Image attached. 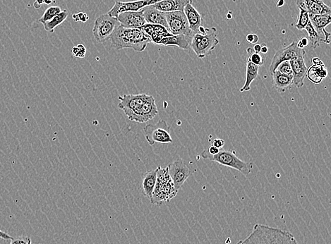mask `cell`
Returning a JSON list of instances; mask_svg holds the SVG:
<instances>
[{"mask_svg": "<svg viewBox=\"0 0 331 244\" xmlns=\"http://www.w3.org/2000/svg\"><path fill=\"white\" fill-rule=\"evenodd\" d=\"M111 47L114 49H132L134 51H144L151 40L139 28H124L120 25L110 38Z\"/></svg>", "mask_w": 331, "mask_h": 244, "instance_id": "7a4b0ae2", "label": "cell"}, {"mask_svg": "<svg viewBox=\"0 0 331 244\" xmlns=\"http://www.w3.org/2000/svg\"><path fill=\"white\" fill-rule=\"evenodd\" d=\"M259 67L254 65L250 61L249 59L246 60V76H245L244 85L242 88H240V91H249L251 89V84L255 79H257L259 75Z\"/></svg>", "mask_w": 331, "mask_h": 244, "instance_id": "484cf974", "label": "cell"}, {"mask_svg": "<svg viewBox=\"0 0 331 244\" xmlns=\"http://www.w3.org/2000/svg\"><path fill=\"white\" fill-rule=\"evenodd\" d=\"M305 56H300L290 60V66L293 71V85L298 88H301L304 85V81L306 77V67L304 61Z\"/></svg>", "mask_w": 331, "mask_h": 244, "instance_id": "9a60e30c", "label": "cell"}, {"mask_svg": "<svg viewBox=\"0 0 331 244\" xmlns=\"http://www.w3.org/2000/svg\"><path fill=\"white\" fill-rule=\"evenodd\" d=\"M52 2H53V0H44V4H47V5L51 4Z\"/></svg>", "mask_w": 331, "mask_h": 244, "instance_id": "f6af8a7d", "label": "cell"}, {"mask_svg": "<svg viewBox=\"0 0 331 244\" xmlns=\"http://www.w3.org/2000/svg\"><path fill=\"white\" fill-rule=\"evenodd\" d=\"M275 71H277L281 74H285V75L293 76V71H292L290 61H283V62L280 63L277 66Z\"/></svg>", "mask_w": 331, "mask_h": 244, "instance_id": "1f68e13d", "label": "cell"}, {"mask_svg": "<svg viewBox=\"0 0 331 244\" xmlns=\"http://www.w3.org/2000/svg\"><path fill=\"white\" fill-rule=\"evenodd\" d=\"M120 25L117 18L108 14H102L95 19L92 34L99 43H104L111 38L116 28Z\"/></svg>", "mask_w": 331, "mask_h": 244, "instance_id": "8992f818", "label": "cell"}, {"mask_svg": "<svg viewBox=\"0 0 331 244\" xmlns=\"http://www.w3.org/2000/svg\"><path fill=\"white\" fill-rule=\"evenodd\" d=\"M72 18L75 22H81L86 23L89 19L88 14L84 12H79L77 13V14H73Z\"/></svg>", "mask_w": 331, "mask_h": 244, "instance_id": "836d02e7", "label": "cell"}, {"mask_svg": "<svg viewBox=\"0 0 331 244\" xmlns=\"http://www.w3.org/2000/svg\"><path fill=\"white\" fill-rule=\"evenodd\" d=\"M29 237H18V238L11 239L10 244H28Z\"/></svg>", "mask_w": 331, "mask_h": 244, "instance_id": "e575fe53", "label": "cell"}, {"mask_svg": "<svg viewBox=\"0 0 331 244\" xmlns=\"http://www.w3.org/2000/svg\"><path fill=\"white\" fill-rule=\"evenodd\" d=\"M312 63V65L307 69L306 77L313 83L320 84L328 77L329 72L325 64L319 58H313Z\"/></svg>", "mask_w": 331, "mask_h": 244, "instance_id": "2e32d148", "label": "cell"}, {"mask_svg": "<svg viewBox=\"0 0 331 244\" xmlns=\"http://www.w3.org/2000/svg\"><path fill=\"white\" fill-rule=\"evenodd\" d=\"M216 28H206V33L202 35L196 33L193 35L190 43V48L193 50L198 57L200 59L211 54L212 50L219 44L217 38Z\"/></svg>", "mask_w": 331, "mask_h": 244, "instance_id": "5b68a950", "label": "cell"}, {"mask_svg": "<svg viewBox=\"0 0 331 244\" xmlns=\"http://www.w3.org/2000/svg\"><path fill=\"white\" fill-rule=\"evenodd\" d=\"M305 30L307 32L308 35H309V42L311 45V48L313 49H316L318 47L320 46L321 42H323V38H321V35L315 30L312 24L309 22L306 27Z\"/></svg>", "mask_w": 331, "mask_h": 244, "instance_id": "83f0119b", "label": "cell"}, {"mask_svg": "<svg viewBox=\"0 0 331 244\" xmlns=\"http://www.w3.org/2000/svg\"><path fill=\"white\" fill-rule=\"evenodd\" d=\"M237 244H298L293 234L289 231L256 224L252 232L244 240Z\"/></svg>", "mask_w": 331, "mask_h": 244, "instance_id": "6da1fadb", "label": "cell"}, {"mask_svg": "<svg viewBox=\"0 0 331 244\" xmlns=\"http://www.w3.org/2000/svg\"><path fill=\"white\" fill-rule=\"evenodd\" d=\"M191 38L184 35H171L163 38L158 45L164 46H177L182 50L190 49Z\"/></svg>", "mask_w": 331, "mask_h": 244, "instance_id": "603a6c76", "label": "cell"}, {"mask_svg": "<svg viewBox=\"0 0 331 244\" xmlns=\"http://www.w3.org/2000/svg\"><path fill=\"white\" fill-rule=\"evenodd\" d=\"M165 15L170 33L174 35H184L192 38L194 33L189 28L187 19L183 11L167 12L165 13Z\"/></svg>", "mask_w": 331, "mask_h": 244, "instance_id": "9c48e42d", "label": "cell"}, {"mask_svg": "<svg viewBox=\"0 0 331 244\" xmlns=\"http://www.w3.org/2000/svg\"><path fill=\"white\" fill-rule=\"evenodd\" d=\"M300 9V12H299V15L298 19H297L296 28L298 30H301L305 28V27L307 26V24H309V13L307 11L304 10L302 9Z\"/></svg>", "mask_w": 331, "mask_h": 244, "instance_id": "f546056e", "label": "cell"}, {"mask_svg": "<svg viewBox=\"0 0 331 244\" xmlns=\"http://www.w3.org/2000/svg\"><path fill=\"white\" fill-rule=\"evenodd\" d=\"M149 96L150 95L147 93L124 95L123 96H120L119 108L124 111L125 115L129 120L135 122L141 108L149 99Z\"/></svg>", "mask_w": 331, "mask_h": 244, "instance_id": "52a82bcc", "label": "cell"}, {"mask_svg": "<svg viewBox=\"0 0 331 244\" xmlns=\"http://www.w3.org/2000/svg\"><path fill=\"white\" fill-rule=\"evenodd\" d=\"M139 29L150 38L151 43L155 45H158L159 42L165 37L173 35L165 27L156 24H146Z\"/></svg>", "mask_w": 331, "mask_h": 244, "instance_id": "e0dca14e", "label": "cell"}, {"mask_svg": "<svg viewBox=\"0 0 331 244\" xmlns=\"http://www.w3.org/2000/svg\"><path fill=\"white\" fill-rule=\"evenodd\" d=\"M61 11V9L60 6H50V7L48 8V9L45 10V12H44L43 15L42 16V17L40 18V19H39V22L43 24H45V23L49 22V21L53 19V18L56 17L57 15H58Z\"/></svg>", "mask_w": 331, "mask_h": 244, "instance_id": "f1b7e54d", "label": "cell"}, {"mask_svg": "<svg viewBox=\"0 0 331 244\" xmlns=\"http://www.w3.org/2000/svg\"><path fill=\"white\" fill-rule=\"evenodd\" d=\"M199 33L204 35V34L206 33V28H204V27H203V26H201V27H199Z\"/></svg>", "mask_w": 331, "mask_h": 244, "instance_id": "ee69618b", "label": "cell"}, {"mask_svg": "<svg viewBox=\"0 0 331 244\" xmlns=\"http://www.w3.org/2000/svg\"><path fill=\"white\" fill-rule=\"evenodd\" d=\"M68 16H69V13L67 11H61L58 15L53 18L49 22L43 24L44 28L47 32L54 33L55 29L61 25L62 23L65 22Z\"/></svg>", "mask_w": 331, "mask_h": 244, "instance_id": "4316f807", "label": "cell"}, {"mask_svg": "<svg viewBox=\"0 0 331 244\" xmlns=\"http://www.w3.org/2000/svg\"><path fill=\"white\" fill-rule=\"evenodd\" d=\"M157 171H158V166L155 169L149 171L143 177V191L146 197L149 200L151 198L152 192H153L155 184H156Z\"/></svg>", "mask_w": 331, "mask_h": 244, "instance_id": "cb8c5ba5", "label": "cell"}, {"mask_svg": "<svg viewBox=\"0 0 331 244\" xmlns=\"http://www.w3.org/2000/svg\"><path fill=\"white\" fill-rule=\"evenodd\" d=\"M309 43V40L307 38H301L298 42H297V47L300 49H304V47L307 46Z\"/></svg>", "mask_w": 331, "mask_h": 244, "instance_id": "8d00e7d4", "label": "cell"}, {"mask_svg": "<svg viewBox=\"0 0 331 244\" xmlns=\"http://www.w3.org/2000/svg\"><path fill=\"white\" fill-rule=\"evenodd\" d=\"M168 166L169 174L173 180L175 188L179 191L194 171L191 170L190 166L180 158H176Z\"/></svg>", "mask_w": 331, "mask_h": 244, "instance_id": "30bf717a", "label": "cell"}, {"mask_svg": "<svg viewBox=\"0 0 331 244\" xmlns=\"http://www.w3.org/2000/svg\"><path fill=\"white\" fill-rule=\"evenodd\" d=\"M285 0H278L277 2V7H282L285 4Z\"/></svg>", "mask_w": 331, "mask_h": 244, "instance_id": "7bdbcfd3", "label": "cell"}, {"mask_svg": "<svg viewBox=\"0 0 331 244\" xmlns=\"http://www.w3.org/2000/svg\"><path fill=\"white\" fill-rule=\"evenodd\" d=\"M231 13V11H230V12H229L228 14H227V18H228V19H231L232 18H233Z\"/></svg>", "mask_w": 331, "mask_h": 244, "instance_id": "7dc6e473", "label": "cell"}, {"mask_svg": "<svg viewBox=\"0 0 331 244\" xmlns=\"http://www.w3.org/2000/svg\"><path fill=\"white\" fill-rule=\"evenodd\" d=\"M207 151L208 153H209V154L211 155V156H215V155H217V153L220 152V149L216 148V147L213 146V145H211V146L209 148V150H207Z\"/></svg>", "mask_w": 331, "mask_h": 244, "instance_id": "f35d334b", "label": "cell"}, {"mask_svg": "<svg viewBox=\"0 0 331 244\" xmlns=\"http://www.w3.org/2000/svg\"><path fill=\"white\" fill-rule=\"evenodd\" d=\"M183 12L186 16L189 28L191 29V31L194 34L199 33V28L202 26L203 17L192 5V2L188 3L184 6Z\"/></svg>", "mask_w": 331, "mask_h": 244, "instance_id": "d6986e66", "label": "cell"}, {"mask_svg": "<svg viewBox=\"0 0 331 244\" xmlns=\"http://www.w3.org/2000/svg\"><path fill=\"white\" fill-rule=\"evenodd\" d=\"M297 5L312 15H331V9L323 0H298Z\"/></svg>", "mask_w": 331, "mask_h": 244, "instance_id": "5bb4252c", "label": "cell"}, {"mask_svg": "<svg viewBox=\"0 0 331 244\" xmlns=\"http://www.w3.org/2000/svg\"><path fill=\"white\" fill-rule=\"evenodd\" d=\"M246 40L248 43L256 44L259 41V37L256 34L250 33L246 35Z\"/></svg>", "mask_w": 331, "mask_h": 244, "instance_id": "d590c367", "label": "cell"}, {"mask_svg": "<svg viewBox=\"0 0 331 244\" xmlns=\"http://www.w3.org/2000/svg\"><path fill=\"white\" fill-rule=\"evenodd\" d=\"M178 193L169 174L168 166H158L156 184L150 200V203L152 204L161 205L164 202H169L173 199Z\"/></svg>", "mask_w": 331, "mask_h": 244, "instance_id": "3957f363", "label": "cell"}, {"mask_svg": "<svg viewBox=\"0 0 331 244\" xmlns=\"http://www.w3.org/2000/svg\"><path fill=\"white\" fill-rule=\"evenodd\" d=\"M146 139L150 145L155 143L167 144L173 143L170 128L165 120H160L157 124H149L144 129Z\"/></svg>", "mask_w": 331, "mask_h": 244, "instance_id": "ba28073f", "label": "cell"}, {"mask_svg": "<svg viewBox=\"0 0 331 244\" xmlns=\"http://www.w3.org/2000/svg\"><path fill=\"white\" fill-rule=\"evenodd\" d=\"M272 76L273 87L279 93H285L293 85V76L285 75L277 71H275Z\"/></svg>", "mask_w": 331, "mask_h": 244, "instance_id": "7402d4cb", "label": "cell"}, {"mask_svg": "<svg viewBox=\"0 0 331 244\" xmlns=\"http://www.w3.org/2000/svg\"><path fill=\"white\" fill-rule=\"evenodd\" d=\"M35 2L38 3L40 5H42V4H44V0H36Z\"/></svg>", "mask_w": 331, "mask_h": 244, "instance_id": "bcb514c9", "label": "cell"}, {"mask_svg": "<svg viewBox=\"0 0 331 244\" xmlns=\"http://www.w3.org/2000/svg\"><path fill=\"white\" fill-rule=\"evenodd\" d=\"M212 145L220 149V148H223L225 145V141L221 138H215L212 140Z\"/></svg>", "mask_w": 331, "mask_h": 244, "instance_id": "74e56055", "label": "cell"}, {"mask_svg": "<svg viewBox=\"0 0 331 244\" xmlns=\"http://www.w3.org/2000/svg\"><path fill=\"white\" fill-rule=\"evenodd\" d=\"M201 158L204 160L215 162V163L232 168V169H236L244 175H249L253 169L252 163L241 161L235 154L234 152L230 151V150H220V152L215 156H211L208 153L207 150H204L201 153Z\"/></svg>", "mask_w": 331, "mask_h": 244, "instance_id": "277c9868", "label": "cell"}, {"mask_svg": "<svg viewBox=\"0 0 331 244\" xmlns=\"http://www.w3.org/2000/svg\"><path fill=\"white\" fill-rule=\"evenodd\" d=\"M0 238L4 239V240H11L13 237H11L9 234L5 233V232L0 230Z\"/></svg>", "mask_w": 331, "mask_h": 244, "instance_id": "ab89813d", "label": "cell"}, {"mask_svg": "<svg viewBox=\"0 0 331 244\" xmlns=\"http://www.w3.org/2000/svg\"><path fill=\"white\" fill-rule=\"evenodd\" d=\"M163 0H134L131 1H115L114 6L108 11L111 17L117 18L119 14L126 11H138L148 6L153 5Z\"/></svg>", "mask_w": 331, "mask_h": 244, "instance_id": "7c38bea8", "label": "cell"}, {"mask_svg": "<svg viewBox=\"0 0 331 244\" xmlns=\"http://www.w3.org/2000/svg\"><path fill=\"white\" fill-rule=\"evenodd\" d=\"M254 53H260L261 51V45L260 44H256L254 45Z\"/></svg>", "mask_w": 331, "mask_h": 244, "instance_id": "b9f144b4", "label": "cell"}, {"mask_svg": "<svg viewBox=\"0 0 331 244\" xmlns=\"http://www.w3.org/2000/svg\"><path fill=\"white\" fill-rule=\"evenodd\" d=\"M28 244H32L31 239L29 238V241H28Z\"/></svg>", "mask_w": 331, "mask_h": 244, "instance_id": "c3c4849f", "label": "cell"}, {"mask_svg": "<svg viewBox=\"0 0 331 244\" xmlns=\"http://www.w3.org/2000/svg\"><path fill=\"white\" fill-rule=\"evenodd\" d=\"M143 11H144V17L147 24L161 25L168 30V23H167L165 13L157 10L152 5L147 6L143 9Z\"/></svg>", "mask_w": 331, "mask_h": 244, "instance_id": "44dd1931", "label": "cell"}, {"mask_svg": "<svg viewBox=\"0 0 331 244\" xmlns=\"http://www.w3.org/2000/svg\"><path fill=\"white\" fill-rule=\"evenodd\" d=\"M73 56L78 58L85 57L87 54V48L82 43H79L72 49Z\"/></svg>", "mask_w": 331, "mask_h": 244, "instance_id": "d6a6232c", "label": "cell"}, {"mask_svg": "<svg viewBox=\"0 0 331 244\" xmlns=\"http://www.w3.org/2000/svg\"><path fill=\"white\" fill-rule=\"evenodd\" d=\"M121 27L128 28H140L147 24L144 17V11H126L117 17Z\"/></svg>", "mask_w": 331, "mask_h": 244, "instance_id": "4fadbf2b", "label": "cell"}, {"mask_svg": "<svg viewBox=\"0 0 331 244\" xmlns=\"http://www.w3.org/2000/svg\"><path fill=\"white\" fill-rule=\"evenodd\" d=\"M158 114L155 100L152 95L149 96L144 106L141 108L135 122L138 123H146L151 120Z\"/></svg>", "mask_w": 331, "mask_h": 244, "instance_id": "ac0fdd59", "label": "cell"}, {"mask_svg": "<svg viewBox=\"0 0 331 244\" xmlns=\"http://www.w3.org/2000/svg\"><path fill=\"white\" fill-rule=\"evenodd\" d=\"M268 51H269V48H268L267 45L265 43L261 44L260 53H263V54H266Z\"/></svg>", "mask_w": 331, "mask_h": 244, "instance_id": "60d3db41", "label": "cell"}, {"mask_svg": "<svg viewBox=\"0 0 331 244\" xmlns=\"http://www.w3.org/2000/svg\"><path fill=\"white\" fill-rule=\"evenodd\" d=\"M193 0H163L153 4L157 10L161 12H174V11H183L184 6Z\"/></svg>", "mask_w": 331, "mask_h": 244, "instance_id": "ffe728a7", "label": "cell"}, {"mask_svg": "<svg viewBox=\"0 0 331 244\" xmlns=\"http://www.w3.org/2000/svg\"><path fill=\"white\" fill-rule=\"evenodd\" d=\"M305 55H306V52L304 49H300L297 47V42H293L288 46L276 52L272 58L271 64L269 67V72L272 74L280 63L293 60L295 58L305 56Z\"/></svg>", "mask_w": 331, "mask_h": 244, "instance_id": "8fae6325", "label": "cell"}, {"mask_svg": "<svg viewBox=\"0 0 331 244\" xmlns=\"http://www.w3.org/2000/svg\"><path fill=\"white\" fill-rule=\"evenodd\" d=\"M309 20L313 27L319 35H325L328 33L326 30V27L330 25L331 15H312L309 14Z\"/></svg>", "mask_w": 331, "mask_h": 244, "instance_id": "d4e9b609", "label": "cell"}, {"mask_svg": "<svg viewBox=\"0 0 331 244\" xmlns=\"http://www.w3.org/2000/svg\"><path fill=\"white\" fill-rule=\"evenodd\" d=\"M247 53H249V57L248 59H249L250 61L254 65L257 66V67H261L264 64V57L261 55L259 53H252V50L251 48H248Z\"/></svg>", "mask_w": 331, "mask_h": 244, "instance_id": "4dcf8cb0", "label": "cell"}]
</instances>
